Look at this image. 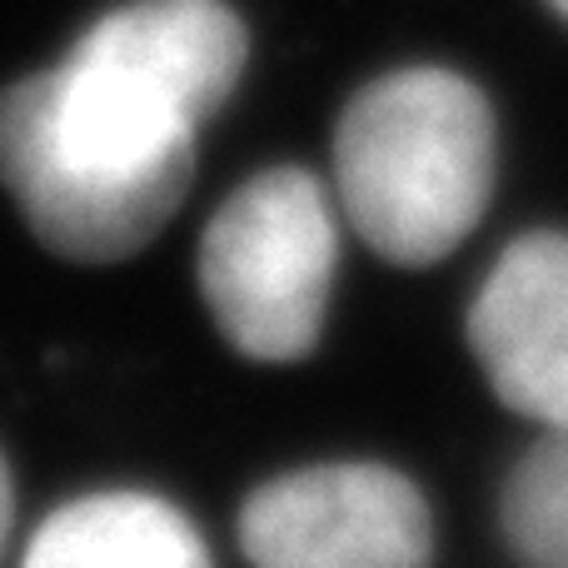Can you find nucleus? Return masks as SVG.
<instances>
[{
  "mask_svg": "<svg viewBox=\"0 0 568 568\" xmlns=\"http://www.w3.org/2000/svg\"><path fill=\"white\" fill-rule=\"evenodd\" d=\"M499 524L524 568H568V429H544L509 469Z\"/></svg>",
  "mask_w": 568,
  "mask_h": 568,
  "instance_id": "0eeeda50",
  "label": "nucleus"
},
{
  "mask_svg": "<svg viewBox=\"0 0 568 568\" xmlns=\"http://www.w3.org/2000/svg\"><path fill=\"white\" fill-rule=\"evenodd\" d=\"M10 529H16V489H10V469H6V459H0V559H6Z\"/></svg>",
  "mask_w": 568,
  "mask_h": 568,
  "instance_id": "6e6552de",
  "label": "nucleus"
},
{
  "mask_svg": "<svg viewBox=\"0 0 568 568\" xmlns=\"http://www.w3.org/2000/svg\"><path fill=\"white\" fill-rule=\"evenodd\" d=\"M499 170L494 110L454 70H394L334 125V185L354 235L389 265H439L484 220Z\"/></svg>",
  "mask_w": 568,
  "mask_h": 568,
  "instance_id": "f03ea898",
  "label": "nucleus"
},
{
  "mask_svg": "<svg viewBox=\"0 0 568 568\" xmlns=\"http://www.w3.org/2000/svg\"><path fill=\"white\" fill-rule=\"evenodd\" d=\"M469 349L504 409L568 429V235L529 230L469 304Z\"/></svg>",
  "mask_w": 568,
  "mask_h": 568,
  "instance_id": "39448f33",
  "label": "nucleus"
},
{
  "mask_svg": "<svg viewBox=\"0 0 568 568\" xmlns=\"http://www.w3.org/2000/svg\"><path fill=\"white\" fill-rule=\"evenodd\" d=\"M20 568H215L185 509L140 489L85 494L55 509Z\"/></svg>",
  "mask_w": 568,
  "mask_h": 568,
  "instance_id": "423d86ee",
  "label": "nucleus"
},
{
  "mask_svg": "<svg viewBox=\"0 0 568 568\" xmlns=\"http://www.w3.org/2000/svg\"><path fill=\"white\" fill-rule=\"evenodd\" d=\"M240 549L255 568H429L434 524L389 464H314L250 494Z\"/></svg>",
  "mask_w": 568,
  "mask_h": 568,
  "instance_id": "20e7f679",
  "label": "nucleus"
},
{
  "mask_svg": "<svg viewBox=\"0 0 568 568\" xmlns=\"http://www.w3.org/2000/svg\"><path fill=\"white\" fill-rule=\"evenodd\" d=\"M339 270V225L310 170L275 165L245 180L200 240L210 320L245 359L294 364L314 354Z\"/></svg>",
  "mask_w": 568,
  "mask_h": 568,
  "instance_id": "7ed1b4c3",
  "label": "nucleus"
},
{
  "mask_svg": "<svg viewBox=\"0 0 568 568\" xmlns=\"http://www.w3.org/2000/svg\"><path fill=\"white\" fill-rule=\"evenodd\" d=\"M549 6H554V10H559V16H564V20H568V0H549Z\"/></svg>",
  "mask_w": 568,
  "mask_h": 568,
  "instance_id": "1a4fd4ad",
  "label": "nucleus"
},
{
  "mask_svg": "<svg viewBox=\"0 0 568 568\" xmlns=\"http://www.w3.org/2000/svg\"><path fill=\"white\" fill-rule=\"evenodd\" d=\"M245 60L225 0H130L60 65L0 90V185L40 245L75 265L140 255L185 205L195 130Z\"/></svg>",
  "mask_w": 568,
  "mask_h": 568,
  "instance_id": "f257e3e1",
  "label": "nucleus"
}]
</instances>
